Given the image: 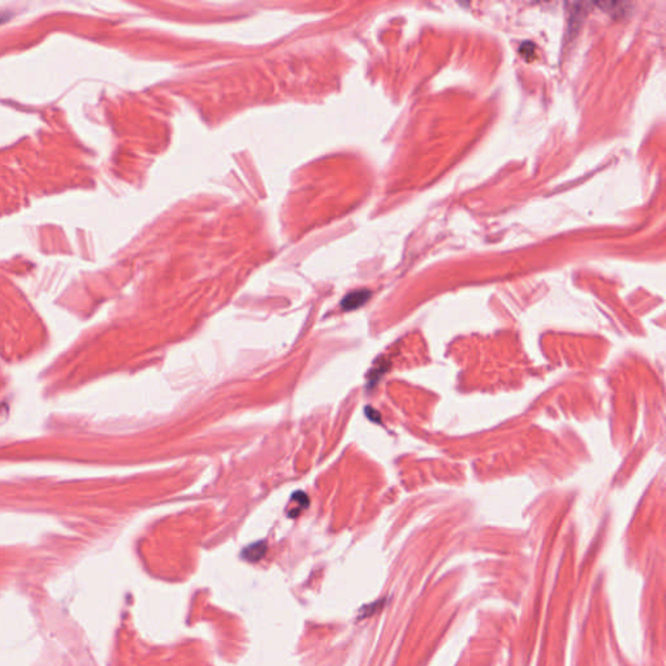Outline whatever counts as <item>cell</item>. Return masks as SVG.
<instances>
[{"label": "cell", "mask_w": 666, "mask_h": 666, "mask_svg": "<svg viewBox=\"0 0 666 666\" xmlns=\"http://www.w3.org/2000/svg\"><path fill=\"white\" fill-rule=\"evenodd\" d=\"M370 296H371V293H370V291H367V289L351 291L348 296H345V298L341 301V307L345 311L357 310V309H359L361 306H364V303L368 301Z\"/></svg>", "instance_id": "1"}, {"label": "cell", "mask_w": 666, "mask_h": 666, "mask_svg": "<svg viewBox=\"0 0 666 666\" xmlns=\"http://www.w3.org/2000/svg\"><path fill=\"white\" fill-rule=\"evenodd\" d=\"M267 545L265 542H258L254 544L249 545L246 549H243V557L250 562L259 561L266 553Z\"/></svg>", "instance_id": "2"}, {"label": "cell", "mask_w": 666, "mask_h": 666, "mask_svg": "<svg viewBox=\"0 0 666 666\" xmlns=\"http://www.w3.org/2000/svg\"><path fill=\"white\" fill-rule=\"evenodd\" d=\"M10 19V14H0V24L5 23Z\"/></svg>", "instance_id": "3"}]
</instances>
